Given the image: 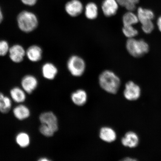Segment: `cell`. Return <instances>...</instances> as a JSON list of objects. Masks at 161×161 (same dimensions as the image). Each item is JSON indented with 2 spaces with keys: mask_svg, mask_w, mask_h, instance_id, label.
Masks as SVG:
<instances>
[{
  "mask_svg": "<svg viewBox=\"0 0 161 161\" xmlns=\"http://www.w3.org/2000/svg\"><path fill=\"white\" fill-rule=\"evenodd\" d=\"M98 82L100 87L107 92L115 94L120 85L119 77L112 70H104L98 76Z\"/></svg>",
  "mask_w": 161,
  "mask_h": 161,
  "instance_id": "6da1fadb",
  "label": "cell"
},
{
  "mask_svg": "<svg viewBox=\"0 0 161 161\" xmlns=\"http://www.w3.org/2000/svg\"><path fill=\"white\" fill-rule=\"evenodd\" d=\"M17 21L19 29L26 33L33 31L39 25V21L35 14L26 10H24L19 14Z\"/></svg>",
  "mask_w": 161,
  "mask_h": 161,
  "instance_id": "7a4b0ae2",
  "label": "cell"
},
{
  "mask_svg": "<svg viewBox=\"0 0 161 161\" xmlns=\"http://www.w3.org/2000/svg\"><path fill=\"white\" fill-rule=\"evenodd\" d=\"M126 47L128 53L134 58H138L148 53L149 46L143 39L136 40L133 38L128 39Z\"/></svg>",
  "mask_w": 161,
  "mask_h": 161,
  "instance_id": "3957f363",
  "label": "cell"
},
{
  "mask_svg": "<svg viewBox=\"0 0 161 161\" xmlns=\"http://www.w3.org/2000/svg\"><path fill=\"white\" fill-rule=\"evenodd\" d=\"M66 67L71 75L78 77L83 75L86 69L85 60L77 55L70 56L68 60Z\"/></svg>",
  "mask_w": 161,
  "mask_h": 161,
  "instance_id": "277c9868",
  "label": "cell"
},
{
  "mask_svg": "<svg viewBox=\"0 0 161 161\" xmlns=\"http://www.w3.org/2000/svg\"><path fill=\"white\" fill-rule=\"evenodd\" d=\"M65 9L70 17H76L83 13L84 7L80 0H70L66 3Z\"/></svg>",
  "mask_w": 161,
  "mask_h": 161,
  "instance_id": "5b68a950",
  "label": "cell"
},
{
  "mask_svg": "<svg viewBox=\"0 0 161 161\" xmlns=\"http://www.w3.org/2000/svg\"><path fill=\"white\" fill-rule=\"evenodd\" d=\"M124 94L125 97L128 100H136L140 97V88L134 82L128 81L125 84Z\"/></svg>",
  "mask_w": 161,
  "mask_h": 161,
  "instance_id": "8992f818",
  "label": "cell"
},
{
  "mask_svg": "<svg viewBox=\"0 0 161 161\" xmlns=\"http://www.w3.org/2000/svg\"><path fill=\"white\" fill-rule=\"evenodd\" d=\"M39 120L42 124L46 125L52 129L55 132L58 129V121L57 117L53 112H44L40 114Z\"/></svg>",
  "mask_w": 161,
  "mask_h": 161,
  "instance_id": "52a82bcc",
  "label": "cell"
},
{
  "mask_svg": "<svg viewBox=\"0 0 161 161\" xmlns=\"http://www.w3.org/2000/svg\"><path fill=\"white\" fill-rule=\"evenodd\" d=\"M8 53L10 59L16 63L23 61L26 55L25 50L19 45H15L10 47Z\"/></svg>",
  "mask_w": 161,
  "mask_h": 161,
  "instance_id": "ba28073f",
  "label": "cell"
},
{
  "mask_svg": "<svg viewBox=\"0 0 161 161\" xmlns=\"http://www.w3.org/2000/svg\"><path fill=\"white\" fill-rule=\"evenodd\" d=\"M119 5L116 0H104L102 4L103 13L107 17H112L117 13Z\"/></svg>",
  "mask_w": 161,
  "mask_h": 161,
  "instance_id": "9c48e42d",
  "label": "cell"
},
{
  "mask_svg": "<svg viewBox=\"0 0 161 161\" xmlns=\"http://www.w3.org/2000/svg\"><path fill=\"white\" fill-rule=\"evenodd\" d=\"M37 78L33 75H26L22 80V88L28 93H31L37 88Z\"/></svg>",
  "mask_w": 161,
  "mask_h": 161,
  "instance_id": "30bf717a",
  "label": "cell"
},
{
  "mask_svg": "<svg viewBox=\"0 0 161 161\" xmlns=\"http://www.w3.org/2000/svg\"><path fill=\"white\" fill-rule=\"evenodd\" d=\"M42 55L43 50L39 46H30L26 51V55L28 59L32 62L39 61L42 59Z\"/></svg>",
  "mask_w": 161,
  "mask_h": 161,
  "instance_id": "8fae6325",
  "label": "cell"
},
{
  "mask_svg": "<svg viewBox=\"0 0 161 161\" xmlns=\"http://www.w3.org/2000/svg\"><path fill=\"white\" fill-rule=\"evenodd\" d=\"M42 75L46 79L53 80L57 75L58 70L55 65L51 62L44 64L42 68Z\"/></svg>",
  "mask_w": 161,
  "mask_h": 161,
  "instance_id": "7c38bea8",
  "label": "cell"
},
{
  "mask_svg": "<svg viewBox=\"0 0 161 161\" xmlns=\"http://www.w3.org/2000/svg\"><path fill=\"white\" fill-rule=\"evenodd\" d=\"M123 145L130 148L137 146L139 143V138L135 133L130 131L127 132L121 140Z\"/></svg>",
  "mask_w": 161,
  "mask_h": 161,
  "instance_id": "4fadbf2b",
  "label": "cell"
},
{
  "mask_svg": "<svg viewBox=\"0 0 161 161\" xmlns=\"http://www.w3.org/2000/svg\"><path fill=\"white\" fill-rule=\"evenodd\" d=\"M84 11L86 17L88 19L95 20L98 17V7L95 3L91 2L88 3L84 8Z\"/></svg>",
  "mask_w": 161,
  "mask_h": 161,
  "instance_id": "5bb4252c",
  "label": "cell"
},
{
  "mask_svg": "<svg viewBox=\"0 0 161 161\" xmlns=\"http://www.w3.org/2000/svg\"><path fill=\"white\" fill-rule=\"evenodd\" d=\"M99 136L101 140L107 142H114L116 138L115 132L112 128L108 127H104L101 129Z\"/></svg>",
  "mask_w": 161,
  "mask_h": 161,
  "instance_id": "9a60e30c",
  "label": "cell"
},
{
  "mask_svg": "<svg viewBox=\"0 0 161 161\" xmlns=\"http://www.w3.org/2000/svg\"><path fill=\"white\" fill-rule=\"evenodd\" d=\"M137 17L139 21L142 24L152 21L154 19V14L151 10L140 7L138 9Z\"/></svg>",
  "mask_w": 161,
  "mask_h": 161,
  "instance_id": "2e32d148",
  "label": "cell"
},
{
  "mask_svg": "<svg viewBox=\"0 0 161 161\" xmlns=\"http://www.w3.org/2000/svg\"><path fill=\"white\" fill-rule=\"evenodd\" d=\"M87 96L84 90L80 89L74 92L71 95L72 101L76 105L82 106L85 104L87 101Z\"/></svg>",
  "mask_w": 161,
  "mask_h": 161,
  "instance_id": "e0dca14e",
  "label": "cell"
},
{
  "mask_svg": "<svg viewBox=\"0 0 161 161\" xmlns=\"http://www.w3.org/2000/svg\"><path fill=\"white\" fill-rule=\"evenodd\" d=\"M13 113L15 118L20 120L26 119L30 114L29 108L22 104L16 107L13 110Z\"/></svg>",
  "mask_w": 161,
  "mask_h": 161,
  "instance_id": "ac0fdd59",
  "label": "cell"
},
{
  "mask_svg": "<svg viewBox=\"0 0 161 161\" xmlns=\"http://www.w3.org/2000/svg\"><path fill=\"white\" fill-rule=\"evenodd\" d=\"M10 94L12 99L18 103L23 102L26 99L25 92L19 87H15L12 89L10 91Z\"/></svg>",
  "mask_w": 161,
  "mask_h": 161,
  "instance_id": "d6986e66",
  "label": "cell"
},
{
  "mask_svg": "<svg viewBox=\"0 0 161 161\" xmlns=\"http://www.w3.org/2000/svg\"><path fill=\"white\" fill-rule=\"evenodd\" d=\"M138 22L137 15L132 13V11H128L122 17L123 26H133Z\"/></svg>",
  "mask_w": 161,
  "mask_h": 161,
  "instance_id": "ffe728a7",
  "label": "cell"
},
{
  "mask_svg": "<svg viewBox=\"0 0 161 161\" xmlns=\"http://www.w3.org/2000/svg\"><path fill=\"white\" fill-rule=\"evenodd\" d=\"M16 142L21 147H27L30 144V136L26 133L20 132L16 136Z\"/></svg>",
  "mask_w": 161,
  "mask_h": 161,
  "instance_id": "44dd1931",
  "label": "cell"
},
{
  "mask_svg": "<svg viewBox=\"0 0 161 161\" xmlns=\"http://www.w3.org/2000/svg\"><path fill=\"white\" fill-rule=\"evenodd\" d=\"M122 31L125 36L128 39L133 38L137 36L138 31L133 26H123Z\"/></svg>",
  "mask_w": 161,
  "mask_h": 161,
  "instance_id": "7402d4cb",
  "label": "cell"
},
{
  "mask_svg": "<svg viewBox=\"0 0 161 161\" xmlns=\"http://www.w3.org/2000/svg\"><path fill=\"white\" fill-rule=\"evenodd\" d=\"M12 102L11 99L8 97L5 96L0 105V112L3 114H7L11 108Z\"/></svg>",
  "mask_w": 161,
  "mask_h": 161,
  "instance_id": "603a6c76",
  "label": "cell"
},
{
  "mask_svg": "<svg viewBox=\"0 0 161 161\" xmlns=\"http://www.w3.org/2000/svg\"><path fill=\"white\" fill-rule=\"evenodd\" d=\"M119 5L125 8L129 11H133L136 9V4L128 0H116Z\"/></svg>",
  "mask_w": 161,
  "mask_h": 161,
  "instance_id": "cb8c5ba5",
  "label": "cell"
},
{
  "mask_svg": "<svg viewBox=\"0 0 161 161\" xmlns=\"http://www.w3.org/2000/svg\"><path fill=\"white\" fill-rule=\"evenodd\" d=\"M40 132L43 135L46 137L53 136L55 132L46 125L42 124L39 128Z\"/></svg>",
  "mask_w": 161,
  "mask_h": 161,
  "instance_id": "d4e9b609",
  "label": "cell"
},
{
  "mask_svg": "<svg viewBox=\"0 0 161 161\" xmlns=\"http://www.w3.org/2000/svg\"><path fill=\"white\" fill-rule=\"evenodd\" d=\"M9 47L8 43L5 40H0V56H5L8 53Z\"/></svg>",
  "mask_w": 161,
  "mask_h": 161,
  "instance_id": "484cf974",
  "label": "cell"
},
{
  "mask_svg": "<svg viewBox=\"0 0 161 161\" xmlns=\"http://www.w3.org/2000/svg\"><path fill=\"white\" fill-rule=\"evenodd\" d=\"M154 25L152 21L142 24V29L144 33L149 34L152 33L154 29Z\"/></svg>",
  "mask_w": 161,
  "mask_h": 161,
  "instance_id": "4316f807",
  "label": "cell"
},
{
  "mask_svg": "<svg viewBox=\"0 0 161 161\" xmlns=\"http://www.w3.org/2000/svg\"><path fill=\"white\" fill-rule=\"evenodd\" d=\"M22 3L29 7H33L37 3L38 0H20Z\"/></svg>",
  "mask_w": 161,
  "mask_h": 161,
  "instance_id": "83f0119b",
  "label": "cell"
},
{
  "mask_svg": "<svg viewBox=\"0 0 161 161\" xmlns=\"http://www.w3.org/2000/svg\"><path fill=\"white\" fill-rule=\"evenodd\" d=\"M157 24L159 30L161 32V16L158 18V20H157Z\"/></svg>",
  "mask_w": 161,
  "mask_h": 161,
  "instance_id": "f1b7e54d",
  "label": "cell"
},
{
  "mask_svg": "<svg viewBox=\"0 0 161 161\" xmlns=\"http://www.w3.org/2000/svg\"><path fill=\"white\" fill-rule=\"evenodd\" d=\"M3 11H2L1 7H0V24L3 21Z\"/></svg>",
  "mask_w": 161,
  "mask_h": 161,
  "instance_id": "f546056e",
  "label": "cell"
},
{
  "mask_svg": "<svg viewBox=\"0 0 161 161\" xmlns=\"http://www.w3.org/2000/svg\"><path fill=\"white\" fill-rule=\"evenodd\" d=\"M122 160L124 161H136L137 160L136 159L129 158V157H128V158H125L124 159Z\"/></svg>",
  "mask_w": 161,
  "mask_h": 161,
  "instance_id": "4dcf8cb0",
  "label": "cell"
},
{
  "mask_svg": "<svg viewBox=\"0 0 161 161\" xmlns=\"http://www.w3.org/2000/svg\"><path fill=\"white\" fill-rule=\"evenodd\" d=\"M4 97L5 96H4L3 94L0 92V105H1L2 102H3L4 98Z\"/></svg>",
  "mask_w": 161,
  "mask_h": 161,
  "instance_id": "1f68e13d",
  "label": "cell"
},
{
  "mask_svg": "<svg viewBox=\"0 0 161 161\" xmlns=\"http://www.w3.org/2000/svg\"><path fill=\"white\" fill-rule=\"evenodd\" d=\"M39 161H50L49 159H48L46 158H41L39 159Z\"/></svg>",
  "mask_w": 161,
  "mask_h": 161,
  "instance_id": "d6a6232c",
  "label": "cell"
},
{
  "mask_svg": "<svg viewBox=\"0 0 161 161\" xmlns=\"http://www.w3.org/2000/svg\"><path fill=\"white\" fill-rule=\"evenodd\" d=\"M128 1L132 2V3H135L136 4L137 3H139L140 0H128Z\"/></svg>",
  "mask_w": 161,
  "mask_h": 161,
  "instance_id": "836d02e7",
  "label": "cell"
}]
</instances>
